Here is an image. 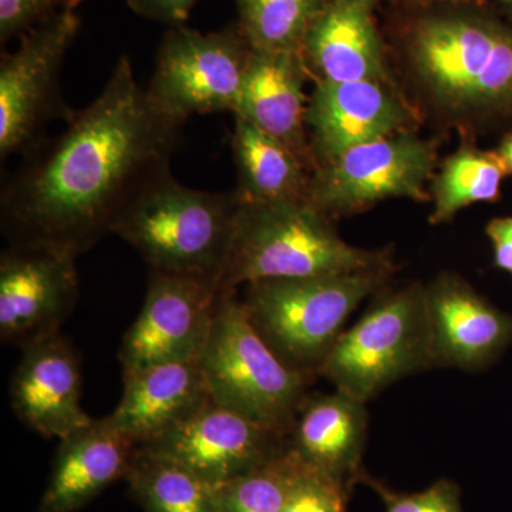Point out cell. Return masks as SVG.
Returning <instances> with one entry per match:
<instances>
[{"label": "cell", "mask_w": 512, "mask_h": 512, "mask_svg": "<svg viewBox=\"0 0 512 512\" xmlns=\"http://www.w3.org/2000/svg\"><path fill=\"white\" fill-rule=\"evenodd\" d=\"M76 258L8 245L0 255V339L20 349L59 335L79 299Z\"/></svg>", "instance_id": "cell-13"}, {"label": "cell", "mask_w": 512, "mask_h": 512, "mask_svg": "<svg viewBox=\"0 0 512 512\" xmlns=\"http://www.w3.org/2000/svg\"><path fill=\"white\" fill-rule=\"evenodd\" d=\"M136 450L107 416L64 437L39 512L79 510L127 473Z\"/></svg>", "instance_id": "cell-20"}, {"label": "cell", "mask_w": 512, "mask_h": 512, "mask_svg": "<svg viewBox=\"0 0 512 512\" xmlns=\"http://www.w3.org/2000/svg\"><path fill=\"white\" fill-rule=\"evenodd\" d=\"M232 156L237 167V194L242 201L306 200L311 171L276 138L234 114Z\"/></svg>", "instance_id": "cell-22"}, {"label": "cell", "mask_w": 512, "mask_h": 512, "mask_svg": "<svg viewBox=\"0 0 512 512\" xmlns=\"http://www.w3.org/2000/svg\"><path fill=\"white\" fill-rule=\"evenodd\" d=\"M485 234L493 245L495 268L512 275V217L488 222Z\"/></svg>", "instance_id": "cell-31"}, {"label": "cell", "mask_w": 512, "mask_h": 512, "mask_svg": "<svg viewBox=\"0 0 512 512\" xmlns=\"http://www.w3.org/2000/svg\"><path fill=\"white\" fill-rule=\"evenodd\" d=\"M366 403L348 393H309L295 421L289 444L302 460L352 485L362 478L367 439Z\"/></svg>", "instance_id": "cell-21"}, {"label": "cell", "mask_w": 512, "mask_h": 512, "mask_svg": "<svg viewBox=\"0 0 512 512\" xmlns=\"http://www.w3.org/2000/svg\"><path fill=\"white\" fill-rule=\"evenodd\" d=\"M403 2H443V0H403ZM446 2H458V0H446Z\"/></svg>", "instance_id": "cell-33"}, {"label": "cell", "mask_w": 512, "mask_h": 512, "mask_svg": "<svg viewBox=\"0 0 512 512\" xmlns=\"http://www.w3.org/2000/svg\"><path fill=\"white\" fill-rule=\"evenodd\" d=\"M127 474L148 512H218L211 485L173 461L137 448Z\"/></svg>", "instance_id": "cell-24"}, {"label": "cell", "mask_w": 512, "mask_h": 512, "mask_svg": "<svg viewBox=\"0 0 512 512\" xmlns=\"http://www.w3.org/2000/svg\"><path fill=\"white\" fill-rule=\"evenodd\" d=\"M505 5L508 6V9H510V12L512 13V0H504Z\"/></svg>", "instance_id": "cell-34"}, {"label": "cell", "mask_w": 512, "mask_h": 512, "mask_svg": "<svg viewBox=\"0 0 512 512\" xmlns=\"http://www.w3.org/2000/svg\"><path fill=\"white\" fill-rule=\"evenodd\" d=\"M288 446V431L221 406L210 397L173 429L137 448L180 464L214 488L254 470Z\"/></svg>", "instance_id": "cell-12"}, {"label": "cell", "mask_w": 512, "mask_h": 512, "mask_svg": "<svg viewBox=\"0 0 512 512\" xmlns=\"http://www.w3.org/2000/svg\"><path fill=\"white\" fill-rule=\"evenodd\" d=\"M434 366L483 372L512 343V316L480 295L463 276L443 272L424 285Z\"/></svg>", "instance_id": "cell-15"}, {"label": "cell", "mask_w": 512, "mask_h": 512, "mask_svg": "<svg viewBox=\"0 0 512 512\" xmlns=\"http://www.w3.org/2000/svg\"><path fill=\"white\" fill-rule=\"evenodd\" d=\"M407 53L413 79L441 113L512 116V30L478 16H431L414 26Z\"/></svg>", "instance_id": "cell-3"}, {"label": "cell", "mask_w": 512, "mask_h": 512, "mask_svg": "<svg viewBox=\"0 0 512 512\" xmlns=\"http://www.w3.org/2000/svg\"><path fill=\"white\" fill-rule=\"evenodd\" d=\"M396 269L265 279L245 285L242 306L266 345L286 365L318 379L360 303L390 286Z\"/></svg>", "instance_id": "cell-4"}, {"label": "cell", "mask_w": 512, "mask_h": 512, "mask_svg": "<svg viewBox=\"0 0 512 512\" xmlns=\"http://www.w3.org/2000/svg\"><path fill=\"white\" fill-rule=\"evenodd\" d=\"M198 363L215 403L288 431L316 379L286 365L249 322L237 291L222 292Z\"/></svg>", "instance_id": "cell-6"}, {"label": "cell", "mask_w": 512, "mask_h": 512, "mask_svg": "<svg viewBox=\"0 0 512 512\" xmlns=\"http://www.w3.org/2000/svg\"><path fill=\"white\" fill-rule=\"evenodd\" d=\"M82 20L63 12L20 37L0 62V158L30 153L45 140L50 121L69 123L76 111L64 103L60 73Z\"/></svg>", "instance_id": "cell-10"}, {"label": "cell", "mask_w": 512, "mask_h": 512, "mask_svg": "<svg viewBox=\"0 0 512 512\" xmlns=\"http://www.w3.org/2000/svg\"><path fill=\"white\" fill-rule=\"evenodd\" d=\"M436 167V144L410 128L350 148L316 167L306 201L333 221L394 198L431 201L426 184Z\"/></svg>", "instance_id": "cell-8"}, {"label": "cell", "mask_w": 512, "mask_h": 512, "mask_svg": "<svg viewBox=\"0 0 512 512\" xmlns=\"http://www.w3.org/2000/svg\"><path fill=\"white\" fill-rule=\"evenodd\" d=\"M433 367L426 293L423 284L413 282L373 296L355 325L336 340L319 376L367 403L404 377Z\"/></svg>", "instance_id": "cell-7"}, {"label": "cell", "mask_w": 512, "mask_h": 512, "mask_svg": "<svg viewBox=\"0 0 512 512\" xmlns=\"http://www.w3.org/2000/svg\"><path fill=\"white\" fill-rule=\"evenodd\" d=\"M377 493L382 495L384 512H464L461 491L450 480H439L426 490L413 494H399L373 481Z\"/></svg>", "instance_id": "cell-29"}, {"label": "cell", "mask_w": 512, "mask_h": 512, "mask_svg": "<svg viewBox=\"0 0 512 512\" xmlns=\"http://www.w3.org/2000/svg\"><path fill=\"white\" fill-rule=\"evenodd\" d=\"M507 174L497 151L463 144L444 161L434 180L430 224H446L470 205L500 200L501 184Z\"/></svg>", "instance_id": "cell-23"}, {"label": "cell", "mask_w": 512, "mask_h": 512, "mask_svg": "<svg viewBox=\"0 0 512 512\" xmlns=\"http://www.w3.org/2000/svg\"><path fill=\"white\" fill-rule=\"evenodd\" d=\"M184 124L151 103L121 56L99 97L26 154L6 181L0 227L8 245L76 259L90 251L171 173Z\"/></svg>", "instance_id": "cell-1"}, {"label": "cell", "mask_w": 512, "mask_h": 512, "mask_svg": "<svg viewBox=\"0 0 512 512\" xmlns=\"http://www.w3.org/2000/svg\"><path fill=\"white\" fill-rule=\"evenodd\" d=\"M222 292L215 276L151 271L143 308L121 342L123 375L198 360Z\"/></svg>", "instance_id": "cell-11"}, {"label": "cell", "mask_w": 512, "mask_h": 512, "mask_svg": "<svg viewBox=\"0 0 512 512\" xmlns=\"http://www.w3.org/2000/svg\"><path fill=\"white\" fill-rule=\"evenodd\" d=\"M128 8L141 18L163 23L168 28L184 26L197 0H126Z\"/></svg>", "instance_id": "cell-30"}, {"label": "cell", "mask_w": 512, "mask_h": 512, "mask_svg": "<svg viewBox=\"0 0 512 512\" xmlns=\"http://www.w3.org/2000/svg\"><path fill=\"white\" fill-rule=\"evenodd\" d=\"M312 74L302 52L252 49L244 86L234 114L244 117L293 151L313 171L305 84Z\"/></svg>", "instance_id": "cell-18"}, {"label": "cell", "mask_w": 512, "mask_h": 512, "mask_svg": "<svg viewBox=\"0 0 512 512\" xmlns=\"http://www.w3.org/2000/svg\"><path fill=\"white\" fill-rule=\"evenodd\" d=\"M302 463L289 444L261 466L212 488L218 512H282Z\"/></svg>", "instance_id": "cell-26"}, {"label": "cell", "mask_w": 512, "mask_h": 512, "mask_svg": "<svg viewBox=\"0 0 512 512\" xmlns=\"http://www.w3.org/2000/svg\"><path fill=\"white\" fill-rule=\"evenodd\" d=\"M413 123V111L392 83L319 80L306 109L313 167L335 160L350 148L410 130Z\"/></svg>", "instance_id": "cell-14"}, {"label": "cell", "mask_w": 512, "mask_h": 512, "mask_svg": "<svg viewBox=\"0 0 512 512\" xmlns=\"http://www.w3.org/2000/svg\"><path fill=\"white\" fill-rule=\"evenodd\" d=\"M323 0H237L238 26L262 52H302Z\"/></svg>", "instance_id": "cell-25"}, {"label": "cell", "mask_w": 512, "mask_h": 512, "mask_svg": "<svg viewBox=\"0 0 512 512\" xmlns=\"http://www.w3.org/2000/svg\"><path fill=\"white\" fill-rule=\"evenodd\" d=\"M350 485L303 460L282 512H345Z\"/></svg>", "instance_id": "cell-27"}, {"label": "cell", "mask_w": 512, "mask_h": 512, "mask_svg": "<svg viewBox=\"0 0 512 512\" xmlns=\"http://www.w3.org/2000/svg\"><path fill=\"white\" fill-rule=\"evenodd\" d=\"M124 389L109 420L137 447L158 439L208 399L198 360L164 363L123 375Z\"/></svg>", "instance_id": "cell-19"}, {"label": "cell", "mask_w": 512, "mask_h": 512, "mask_svg": "<svg viewBox=\"0 0 512 512\" xmlns=\"http://www.w3.org/2000/svg\"><path fill=\"white\" fill-rule=\"evenodd\" d=\"M241 198L237 191L194 190L164 175L114 229L151 271L220 278Z\"/></svg>", "instance_id": "cell-5"}, {"label": "cell", "mask_w": 512, "mask_h": 512, "mask_svg": "<svg viewBox=\"0 0 512 512\" xmlns=\"http://www.w3.org/2000/svg\"><path fill=\"white\" fill-rule=\"evenodd\" d=\"M9 394L19 420L49 439L62 440L93 421L82 407L79 357L60 333L22 349Z\"/></svg>", "instance_id": "cell-16"}, {"label": "cell", "mask_w": 512, "mask_h": 512, "mask_svg": "<svg viewBox=\"0 0 512 512\" xmlns=\"http://www.w3.org/2000/svg\"><path fill=\"white\" fill-rule=\"evenodd\" d=\"M497 154L507 167L508 174H512V133L504 138L503 143L498 147Z\"/></svg>", "instance_id": "cell-32"}, {"label": "cell", "mask_w": 512, "mask_h": 512, "mask_svg": "<svg viewBox=\"0 0 512 512\" xmlns=\"http://www.w3.org/2000/svg\"><path fill=\"white\" fill-rule=\"evenodd\" d=\"M251 53L238 23L208 33L185 25L168 28L147 97L184 123L195 114L235 113Z\"/></svg>", "instance_id": "cell-9"}, {"label": "cell", "mask_w": 512, "mask_h": 512, "mask_svg": "<svg viewBox=\"0 0 512 512\" xmlns=\"http://www.w3.org/2000/svg\"><path fill=\"white\" fill-rule=\"evenodd\" d=\"M397 269L392 247L367 249L349 244L333 220L306 200L239 204L222 291L265 279Z\"/></svg>", "instance_id": "cell-2"}, {"label": "cell", "mask_w": 512, "mask_h": 512, "mask_svg": "<svg viewBox=\"0 0 512 512\" xmlns=\"http://www.w3.org/2000/svg\"><path fill=\"white\" fill-rule=\"evenodd\" d=\"M84 0H0V42L20 39L40 23L63 12H76Z\"/></svg>", "instance_id": "cell-28"}, {"label": "cell", "mask_w": 512, "mask_h": 512, "mask_svg": "<svg viewBox=\"0 0 512 512\" xmlns=\"http://www.w3.org/2000/svg\"><path fill=\"white\" fill-rule=\"evenodd\" d=\"M375 8L376 0H323L302 46L316 82L393 84L376 28Z\"/></svg>", "instance_id": "cell-17"}]
</instances>
